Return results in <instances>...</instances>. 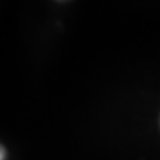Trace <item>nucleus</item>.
<instances>
[{"instance_id": "nucleus-1", "label": "nucleus", "mask_w": 160, "mask_h": 160, "mask_svg": "<svg viewBox=\"0 0 160 160\" xmlns=\"http://www.w3.org/2000/svg\"><path fill=\"white\" fill-rule=\"evenodd\" d=\"M4 158H6V149L0 146V160H4Z\"/></svg>"}]
</instances>
